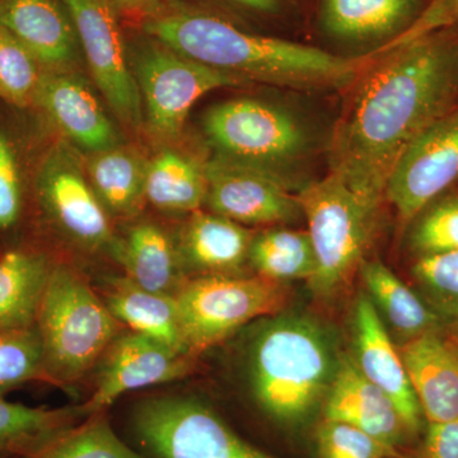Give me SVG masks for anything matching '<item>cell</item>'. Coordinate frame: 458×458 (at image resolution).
I'll return each mask as SVG.
<instances>
[{
    "instance_id": "obj_35",
    "label": "cell",
    "mask_w": 458,
    "mask_h": 458,
    "mask_svg": "<svg viewBox=\"0 0 458 458\" xmlns=\"http://www.w3.org/2000/svg\"><path fill=\"white\" fill-rule=\"evenodd\" d=\"M318 458H394L396 451L369 434L333 419H322L315 434Z\"/></svg>"
},
{
    "instance_id": "obj_18",
    "label": "cell",
    "mask_w": 458,
    "mask_h": 458,
    "mask_svg": "<svg viewBox=\"0 0 458 458\" xmlns=\"http://www.w3.org/2000/svg\"><path fill=\"white\" fill-rule=\"evenodd\" d=\"M322 414L363 430L396 452L415 438L394 401L360 372L351 355L340 360Z\"/></svg>"
},
{
    "instance_id": "obj_20",
    "label": "cell",
    "mask_w": 458,
    "mask_h": 458,
    "mask_svg": "<svg viewBox=\"0 0 458 458\" xmlns=\"http://www.w3.org/2000/svg\"><path fill=\"white\" fill-rule=\"evenodd\" d=\"M255 233L212 212L190 214L176 240L181 265L189 279L199 276H247Z\"/></svg>"
},
{
    "instance_id": "obj_14",
    "label": "cell",
    "mask_w": 458,
    "mask_h": 458,
    "mask_svg": "<svg viewBox=\"0 0 458 458\" xmlns=\"http://www.w3.org/2000/svg\"><path fill=\"white\" fill-rule=\"evenodd\" d=\"M195 361L194 355L123 330L99 360L95 390L84 403L92 414L110 410L123 394L185 378L194 370Z\"/></svg>"
},
{
    "instance_id": "obj_30",
    "label": "cell",
    "mask_w": 458,
    "mask_h": 458,
    "mask_svg": "<svg viewBox=\"0 0 458 458\" xmlns=\"http://www.w3.org/2000/svg\"><path fill=\"white\" fill-rule=\"evenodd\" d=\"M35 458H148L114 429L108 410L95 412L82 424Z\"/></svg>"
},
{
    "instance_id": "obj_25",
    "label": "cell",
    "mask_w": 458,
    "mask_h": 458,
    "mask_svg": "<svg viewBox=\"0 0 458 458\" xmlns=\"http://www.w3.org/2000/svg\"><path fill=\"white\" fill-rule=\"evenodd\" d=\"M53 265L47 255L26 249L0 258V335L35 327Z\"/></svg>"
},
{
    "instance_id": "obj_27",
    "label": "cell",
    "mask_w": 458,
    "mask_h": 458,
    "mask_svg": "<svg viewBox=\"0 0 458 458\" xmlns=\"http://www.w3.org/2000/svg\"><path fill=\"white\" fill-rule=\"evenodd\" d=\"M419 0H324L321 21L330 35L369 41L400 35L414 21Z\"/></svg>"
},
{
    "instance_id": "obj_36",
    "label": "cell",
    "mask_w": 458,
    "mask_h": 458,
    "mask_svg": "<svg viewBox=\"0 0 458 458\" xmlns=\"http://www.w3.org/2000/svg\"><path fill=\"white\" fill-rule=\"evenodd\" d=\"M22 207V181L16 153L8 138L0 134V231L17 225Z\"/></svg>"
},
{
    "instance_id": "obj_15",
    "label": "cell",
    "mask_w": 458,
    "mask_h": 458,
    "mask_svg": "<svg viewBox=\"0 0 458 458\" xmlns=\"http://www.w3.org/2000/svg\"><path fill=\"white\" fill-rule=\"evenodd\" d=\"M352 360L367 378L394 401L415 437L424 426L417 394L401 360L399 348L388 335L384 319L369 294L360 293L352 310Z\"/></svg>"
},
{
    "instance_id": "obj_13",
    "label": "cell",
    "mask_w": 458,
    "mask_h": 458,
    "mask_svg": "<svg viewBox=\"0 0 458 458\" xmlns=\"http://www.w3.org/2000/svg\"><path fill=\"white\" fill-rule=\"evenodd\" d=\"M205 207L242 225H273L303 216L298 194L269 168L216 155L205 164Z\"/></svg>"
},
{
    "instance_id": "obj_34",
    "label": "cell",
    "mask_w": 458,
    "mask_h": 458,
    "mask_svg": "<svg viewBox=\"0 0 458 458\" xmlns=\"http://www.w3.org/2000/svg\"><path fill=\"white\" fill-rule=\"evenodd\" d=\"M35 379H44L42 348L36 327L0 335V391L7 394Z\"/></svg>"
},
{
    "instance_id": "obj_26",
    "label": "cell",
    "mask_w": 458,
    "mask_h": 458,
    "mask_svg": "<svg viewBox=\"0 0 458 458\" xmlns=\"http://www.w3.org/2000/svg\"><path fill=\"white\" fill-rule=\"evenodd\" d=\"M358 273L377 312L381 318L384 316L401 344L443 327L438 316L418 292L397 278L384 262L366 259Z\"/></svg>"
},
{
    "instance_id": "obj_4",
    "label": "cell",
    "mask_w": 458,
    "mask_h": 458,
    "mask_svg": "<svg viewBox=\"0 0 458 458\" xmlns=\"http://www.w3.org/2000/svg\"><path fill=\"white\" fill-rule=\"evenodd\" d=\"M44 381L72 386L98 369L125 327L96 289L69 265L54 262L36 318Z\"/></svg>"
},
{
    "instance_id": "obj_39",
    "label": "cell",
    "mask_w": 458,
    "mask_h": 458,
    "mask_svg": "<svg viewBox=\"0 0 458 458\" xmlns=\"http://www.w3.org/2000/svg\"><path fill=\"white\" fill-rule=\"evenodd\" d=\"M233 2L260 12H274L278 8V0H233Z\"/></svg>"
},
{
    "instance_id": "obj_3",
    "label": "cell",
    "mask_w": 458,
    "mask_h": 458,
    "mask_svg": "<svg viewBox=\"0 0 458 458\" xmlns=\"http://www.w3.org/2000/svg\"><path fill=\"white\" fill-rule=\"evenodd\" d=\"M340 360L319 319L284 311L261 318L246 352L250 394L274 423L300 426L324 405Z\"/></svg>"
},
{
    "instance_id": "obj_16",
    "label": "cell",
    "mask_w": 458,
    "mask_h": 458,
    "mask_svg": "<svg viewBox=\"0 0 458 458\" xmlns=\"http://www.w3.org/2000/svg\"><path fill=\"white\" fill-rule=\"evenodd\" d=\"M33 104L77 149L95 153L120 144L110 114L77 72H44Z\"/></svg>"
},
{
    "instance_id": "obj_32",
    "label": "cell",
    "mask_w": 458,
    "mask_h": 458,
    "mask_svg": "<svg viewBox=\"0 0 458 458\" xmlns=\"http://www.w3.org/2000/svg\"><path fill=\"white\" fill-rule=\"evenodd\" d=\"M409 243L417 258L458 252V195L428 205L411 223Z\"/></svg>"
},
{
    "instance_id": "obj_31",
    "label": "cell",
    "mask_w": 458,
    "mask_h": 458,
    "mask_svg": "<svg viewBox=\"0 0 458 458\" xmlns=\"http://www.w3.org/2000/svg\"><path fill=\"white\" fill-rule=\"evenodd\" d=\"M411 276L443 328L458 337V252L417 258Z\"/></svg>"
},
{
    "instance_id": "obj_12",
    "label": "cell",
    "mask_w": 458,
    "mask_h": 458,
    "mask_svg": "<svg viewBox=\"0 0 458 458\" xmlns=\"http://www.w3.org/2000/svg\"><path fill=\"white\" fill-rule=\"evenodd\" d=\"M457 180L458 110H451L421 131L397 159L385 200L409 225Z\"/></svg>"
},
{
    "instance_id": "obj_8",
    "label": "cell",
    "mask_w": 458,
    "mask_h": 458,
    "mask_svg": "<svg viewBox=\"0 0 458 458\" xmlns=\"http://www.w3.org/2000/svg\"><path fill=\"white\" fill-rule=\"evenodd\" d=\"M131 64L143 101L144 123L157 140H176L190 110L207 93L243 83L153 38L135 51Z\"/></svg>"
},
{
    "instance_id": "obj_2",
    "label": "cell",
    "mask_w": 458,
    "mask_h": 458,
    "mask_svg": "<svg viewBox=\"0 0 458 458\" xmlns=\"http://www.w3.org/2000/svg\"><path fill=\"white\" fill-rule=\"evenodd\" d=\"M144 32L181 55L242 81L294 89L352 86L373 56L346 59L318 47L243 31L214 14L177 9L150 17Z\"/></svg>"
},
{
    "instance_id": "obj_23",
    "label": "cell",
    "mask_w": 458,
    "mask_h": 458,
    "mask_svg": "<svg viewBox=\"0 0 458 458\" xmlns=\"http://www.w3.org/2000/svg\"><path fill=\"white\" fill-rule=\"evenodd\" d=\"M98 292L123 327L190 354L181 334L176 297L153 293L123 276L105 280Z\"/></svg>"
},
{
    "instance_id": "obj_37",
    "label": "cell",
    "mask_w": 458,
    "mask_h": 458,
    "mask_svg": "<svg viewBox=\"0 0 458 458\" xmlns=\"http://www.w3.org/2000/svg\"><path fill=\"white\" fill-rule=\"evenodd\" d=\"M458 22V0H432L400 35L387 42L373 55H382L401 47L432 36L439 30Z\"/></svg>"
},
{
    "instance_id": "obj_38",
    "label": "cell",
    "mask_w": 458,
    "mask_h": 458,
    "mask_svg": "<svg viewBox=\"0 0 458 458\" xmlns=\"http://www.w3.org/2000/svg\"><path fill=\"white\" fill-rule=\"evenodd\" d=\"M412 458H458V419L428 423L423 441Z\"/></svg>"
},
{
    "instance_id": "obj_19",
    "label": "cell",
    "mask_w": 458,
    "mask_h": 458,
    "mask_svg": "<svg viewBox=\"0 0 458 458\" xmlns=\"http://www.w3.org/2000/svg\"><path fill=\"white\" fill-rule=\"evenodd\" d=\"M397 348L428 423L458 419V337L439 327Z\"/></svg>"
},
{
    "instance_id": "obj_21",
    "label": "cell",
    "mask_w": 458,
    "mask_h": 458,
    "mask_svg": "<svg viewBox=\"0 0 458 458\" xmlns=\"http://www.w3.org/2000/svg\"><path fill=\"white\" fill-rule=\"evenodd\" d=\"M108 255L122 267L123 276L153 293L176 297L189 280L176 240L150 221L135 223L123 236L114 234Z\"/></svg>"
},
{
    "instance_id": "obj_7",
    "label": "cell",
    "mask_w": 458,
    "mask_h": 458,
    "mask_svg": "<svg viewBox=\"0 0 458 458\" xmlns=\"http://www.w3.org/2000/svg\"><path fill=\"white\" fill-rule=\"evenodd\" d=\"M285 283L256 276H199L176 294L181 334L199 357L256 319L284 311Z\"/></svg>"
},
{
    "instance_id": "obj_28",
    "label": "cell",
    "mask_w": 458,
    "mask_h": 458,
    "mask_svg": "<svg viewBox=\"0 0 458 458\" xmlns=\"http://www.w3.org/2000/svg\"><path fill=\"white\" fill-rule=\"evenodd\" d=\"M207 197L205 164L180 150L162 149L148 162L147 203L161 212L192 214Z\"/></svg>"
},
{
    "instance_id": "obj_10",
    "label": "cell",
    "mask_w": 458,
    "mask_h": 458,
    "mask_svg": "<svg viewBox=\"0 0 458 458\" xmlns=\"http://www.w3.org/2000/svg\"><path fill=\"white\" fill-rule=\"evenodd\" d=\"M38 207L51 227L78 249L110 252L114 232L87 176L84 159L71 143H57L35 177Z\"/></svg>"
},
{
    "instance_id": "obj_29",
    "label": "cell",
    "mask_w": 458,
    "mask_h": 458,
    "mask_svg": "<svg viewBox=\"0 0 458 458\" xmlns=\"http://www.w3.org/2000/svg\"><path fill=\"white\" fill-rule=\"evenodd\" d=\"M249 265L252 274L286 283L315 276L316 255L307 231L265 229L252 238Z\"/></svg>"
},
{
    "instance_id": "obj_40",
    "label": "cell",
    "mask_w": 458,
    "mask_h": 458,
    "mask_svg": "<svg viewBox=\"0 0 458 458\" xmlns=\"http://www.w3.org/2000/svg\"><path fill=\"white\" fill-rule=\"evenodd\" d=\"M119 11H143L155 4L156 0H114Z\"/></svg>"
},
{
    "instance_id": "obj_11",
    "label": "cell",
    "mask_w": 458,
    "mask_h": 458,
    "mask_svg": "<svg viewBox=\"0 0 458 458\" xmlns=\"http://www.w3.org/2000/svg\"><path fill=\"white\" fill-rule=\"evenodd\" d=\"M73 18L81 49L99 92L117 119L140 129L144 123L143 101L114 0H64Z\"/></svg>"
},
{
    "instance_id": "obj_33",
    "label": "cell",
    "mask_w": 458,
    "mask_h": 458,
    "mask_svg": "<svg viewBox=\"0 0 458 458\" xmlns=\"http://www.w3.org/2000/svg\"><path fill=\"white\" fill-rule=\"evenodd\" d=\"M42 73L32 54L0 27V98L21 107L33 104Z\"/></svg>"
},
{
    "instance_id": "obj_9",
    "label": "cell",
    "mask_w": 458,
    "mask_h": 458,
    "mask_svg": "<svg viewBox=\"0 0 458 458\" xmlns=\"http://www.w3.org/2000/svg\"><path fill=\"white\" fill-rule=\"evenodd\" d=\"M203 126L216 155L276 172L293 164L307 146L293 114L259 99L216 105L205 114Z\"/></svg>"
},
{
    "instance_id": "obj_5",
    "label": "cell",
    "mask_w": 458,
    "mask_h": 458,
    "mask_svg": "<svg viewBox=\"0 0 458 458\" xmlns=\"http://www.w3.org/2000/svg\"><path fill=\"white\" fill-rule=\"evenodd\" d=\"M125 441L148 458H276L256 447L200 396L164 391L129 409Z\"/></svg>"
},
{
    "instance_id": "obj_22",
    "label": "cell",
    "mask_w": 458,
    "mask_h": 458,
    "mask_svg": "<svg viewBox=\"0 0 458 458\" xmlns=\"http://www.w3.org/2000/svg\"><path fill=\"white\" fill-rule=\"evenodd\" d=\"M0 391V458H35L93 415L86 403L32 408Z\"/></svg>"
},
{
    "instance_id": "obj_6",
    "label": "cell",
    "mask_w": 458,
    "mask_h": 458,
    "mask_svg": "<svg viewBox=\"0 0 458 458\" xmlns=\"http://www.w3.org/2000/svg\"><path fill=\"white\" fill-rule=\"evenodd\" d=\"M316 255L313 294L333 301L352 284L372 245L379 208L352 191L335 174L298 194Z\"/></svg>"
},
{
    "instance_id": "obj_24",
    "label": "cell",
    "mask_w": 458,
    "mask_h": 458,
    "mask_svg": "<svg viewBox=\"0 0 458 458\" xmlns=\"http://www.w3.org/2000/svg\"><path fill=\"white\" fill-rule=\"evenodd\" d=\"M87 176L110 218L134 219L147 203L148 162L131 148L119 146L89 153Z\"/></svg>"
},
{
    "instance_id": "obj_17",
    "label": "cell",
    "mask_w": 458,
    "mask_h": 458,
    "mask_svg": "<svg viewBox=\"0 0 458 458\" xmlns=\"http://www.w3.org/2000/svg\"><path fill=\"white\" fill-rule=\"evenodd\" d=\"M0 27L32 54L44 72H75L83 57L64 0H0Z\"/></svg>"
},
{
    "instance_id": "obj_1",
    "label": "cell",
    "mask_w": 458,
    "mask_h": 458,
    "mask_svg": "<svg viewBox=\"0 0 458 458\" xmlns=\"http://www.w3.org/2000/svg\"><path fill=\"white\" fill-rule=\"evenodd\" d=\"M360 75L331 143V168L381 208L397 159L458 92V42L436 33L382 54Z\"/></svg>"
}]
</instances>
